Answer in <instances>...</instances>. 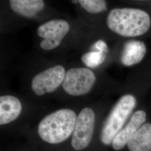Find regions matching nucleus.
I'll list each match as a JSON object with an SVG mask.
<instances>
[{"label":"nucleus","mask_w":151,"mask_h":151,"mask_svg":"<svg viewBox=\"0 0 151 151\" xmlns=\"http://www.w3.org/2000/svg\"><path fill=\"white\" fill-rule=\"evenodd\" d=\"M92 48L95 50V51L100 52L105 54H106L109 50L107 44L102 40H99L97 41L93 45Z\"/></svg>","instance_id":"obj_15"},{"label":"nucleus","mask_w":151,"mask_h":151,"mask_svg":"<svg viewBox=\"0 0 151 151\" xmlns=\"http://www.w3.org/2000/svg\"><path fill=\"white\" fill-rule=\"evenodd\" d=\"M10 5L12 11L27 18L35 16L45 6L42 0H11Z\"/></svg>","instance_id":"obj_12"},{"label":"nucleus","mask_w":151,"mask_h":151,"mask_svg":"<svg viewBox=\"0 0 151 151\" xmlns=\"http://www.w3.org/2000/svg\"><path fill=\"white\" fill-rule=\"evenodd\" d=\"M96 81L91 70L86 68H75L68 70L62 83L65 91L72 96H81L90 91Z\"/></svg>","instance_id":"obj_4"},{"label":"nucleus","mask_w":151,"mask_h":151,"mask_svg":"<svg viewBox=\"0 0 151 151\" xmlns=\"http://www.w3.org/2000/svg\"><path fill=\"white\" fill-rule=\"evenodd\" d=\"M70 30L68 23L63 20H52L38 27V35L43 38L40 45L44 50L56 48Z\"/></svg>","instance_id":"obj_7"},{"label":"nucleus","mask_w":151,"mask_h":151,"mask_svg":"<svg viewBox=\"0 0 151 151\" xmlns=\"http://www.w3.org/2000/svg\"><path fill=\"white\" fill-rule=\"evenodd\" d=\"M106 54L97 51H92L83 54L81 60L87 67L96 68L101 65L106 59Z\"/></svg>","instance_id":"obj_13"},{"label":"nucleus","mask_w":151,"mask_h":151,"mask_svg":"<svg viewBox=\"0 0 151 151\" xmlns=\"http://www.w3.org/2000/svg\"><path fill=\"white\" fill-rule=\"evenodd\" d=\"M73 3H77L78 2V1H72Z\"/></svg>","instance_id":"obj_16"},{"label":"nucleus","mask_w":151,"mask_h":151,"mask_svg":"<svg viewBox=\"0 0 151 151\" xmlns=\"http://www.w3.org/2000/svg\"><path fill=\"white\" fill-rule=\"evenodd\" d=\"M77 115L69 109H62L45 116L38 125V134L49 144H59L72 135Z\"/></svg>","instance_id":"obj_2"},{"label":"nucleus","mask_w":151,"mask_h":151,"mask_svg":"<svg viewBox=\"0 0 151 151\" xmlns=\"http://www.w3.org/2000/svg\"><path fill=\"white\" fill-rule=\"evenodd\" d=\"M109 28L121 36L135 37L149 30L151 20L146 11L134 8L115 9L106 19Z\"/></svg>","instance_id":"obj_1"},{"label":"nucleus","mask_w":151,"mask_h":151,"mask_svg":"<svg viewBox=\"0 0 151 151\" xmlns=\"http://www.w3.org/2000/svg\"><path fill=\"white\" fill-rule=\"evenodd\" d=\"M146 120V114L144 111H135L131 117L129 123L114 138L111 143L114 149L119 151L123 148L132 136L145 122Z\"/></svg>","instance_id":"obj_8"},{"label":"nucleus","mask_w":151,"mask_h":151,"mask_svg":"<svg viewBox=\"0 0 151 151\" xmlns=\"http://www.w3.org/2000/svg\"><path fill=\"white\" fill-rule=\"evenodd\" d=\"M135 105L136 99L132 95H125L119 99L103 125L100 134V140L103 144L109 145L112 143Z\"/></svg>","instance_id":"obj_3"},{"label":"nucleus","mask_w":151,"mask_h":151,"mask_svg":"<svg viewBox=\"0 0 151 151\" xmlns=\"http://www.w3.org/2000/svg\"><path fill=\"white\" fill-rule=\"evenodd\" d=\"M130 151H151V124L142 125L128 140Z\"/></svg>","instance_id":"obj_11"},{"label":"nucleus","mask_w":151,"mask_h":151,"mask_svg":"<svg viewBox=\"0 0 151 151\" xmlns=\"http://www.w3.org/2000/svg\"><path fill=\"white\" fill-rule=\"evenodd\" d=\"M95 123V115L91 109H83L77 117L72 135L71 145L76 151L87 148L91 142Z\"/></svg>","instance_id":"obj_5"},{"label":"nucleus","mask_w":151,"mask_h":151,"mask_svg":"<svg viewBox=\"0 0 151 151\" xmlns=\"http://www.w3.org/2000/svg\"><path fill=\"white\" fill-rule=\"evenodd\" d=\"M146 53L145 43L138 40H130L125 44L121 62L125 66H131L139 63Z\"/></svg>","instance_id":"obj_10"},{"label":"nucleus","mask_w":151,"mask_h":151,"mask_svg":"<svg viewBox=\"0 0 151 151\" xmlns=\"http://www.w3.org/2000/svg\"><path fill=\"white\" fill-rule=\"evenodd\" d=\"M20 101L14 96L0 97V124H9L15 120L22 113Z\"/></svg>","instance_id":"obj_9"},{"label":"nucleus","mask_w":151,"mask_h":151,"mask_svg":"<svg viewBox=\"0 0 151 151\" xmlns=\"http://www.w3.org/2000/svg\"><path fill=\"white\" fill-rule=\"evenodd\" d=\"M65 75V68L60 65L44 70L32 78V91L38 96L54 92L62 84Z\"/></svg>","instance_id":"obj_6"},{"label":"nucleus","mask_w":151,"mask_h":151,"mask_svg":"<svg viewBox=\"0 0 151 151\" xmlns=\"http://www.w3.org/2000/svg\"><path fill=\"white\" fill-rule=\"evenodd\" d=\"M78 3L91 14H97L107 10L106 3L103 0H80Z\"/></svg>","instance_id":"obj_14"}]
</instances>
